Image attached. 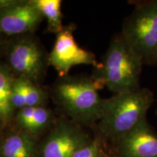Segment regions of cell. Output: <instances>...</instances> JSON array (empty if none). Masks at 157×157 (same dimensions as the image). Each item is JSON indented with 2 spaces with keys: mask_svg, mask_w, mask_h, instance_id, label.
Listing matches in <instances>:
<instances>
[{
  "mask_svg": "<svg viewBox=\"0 0 157 157\" xmlns=\"http://www.w3.org/2000/svg\"><path fill=\"white\" fill-rule=\"evenodd\" d=\"M154 101L148 88L114 94L104 98L101 116L95 126L96 135L109 145H113L146 119Z\"/></svg>",
  "mask_w": 157,
  "mask_h": 157,
  "instance_id": "1",
  "label": "cell"
},
{
  "mask_svg": "<svg viewBox=\"0 0 157 157\" xmlns=\"http://www.w3.org/2000/svg\"><path fill=\"white\" fill-rule=\"evenodd\" d=\"M143 66L142 59L120 32L111 38L92 77L114 94L135 91L140 88Z\"/></svg>",
  "mask_w": 157,
  "mask_h": 157,
  "instance_id": "2",
  "label": "cell"
},
{
  "mask_svg": "<svg viewBox=\"0 0 157 157\" xmlns=\"http://www.w3.org/2000/svg\"><path fill=\"white\" fill-rule=\"evenodd\" d=\"M103 87L92 76L68 75L56 82L52 95L71 120L78 125L95 127L101 118L103 102L98 91Z\"/></svg>",
  "mask_w": 157,
  "mask_h": 157,
  "instance_id": "3",
  "label": "cell"
},
{
  "mask_svg": "<svg viewBox=\"0 0 157 157\" xmlns=\"http://www.w3.org/2000/svg\"><path fill=\"white\" fill-rule=\"evenodd\" d=\"M132 4L135 8L124 20L121 34L143 64L157 66V0Z\"/></svg>",
  "mask_w": 157,
  "mask_h": 157,
  "instance_id": "4",
  "label": "cell"
},
{
  "mask_svg": "<svg viewBox=\"0 0 157 157\" xmlns=\"http://www.w3.org/2000/svg\"><path fill=\"white\" fill-rule=\"evenodd\" d=\"M15 78L39 84L50 66L49 55L34 33L7 38L3 60Z\"/></svg>",
  "mask_w": 157,
  "mask_h": 157,
  "instance_id": "5",
  "label": "cell"
},
{
  "mask_svg": "<svg viewBox=\"0 0 157 157\" xmlns=\"http://www.w3.org/2000/svg\"><path fill=\"white\" fill-rule=\"evenodd\" d=\"M92 139L78 124L60 118L55 121L39 146V156L74 157Z\"/></svg>",
  "mask_w": 157,
  "mask_h": 157,
  "instance_id": "6",
  "label": "cell"
},
{
  "mask_svg": "<svg viewBox=\"0 0 157 157\" xmlns=\"http://www.w3.org/2000/svg\"><path fill=\"white\" fill-rule=\"evenodd\" d=\"M75 26L66 25L56 34V42L49 54L50 66L57 71L60 77L68 75L70 70L77 65H92L95 68L99 62L93 52L80 48L74 36Z\"/></svg>",
  "mask_w": 157,
  "mask_h": 157,
  "instance_id": "7",
  "label": "cell"
},
{
  "mask_svg": "<svg viewBox=\"0 0 157 157\" xmlns=\"http://www.w3.org/2000/svg\"><path fill=\"white\" fill-rule=\"evenodd\" d=\"M43 19L32 0H10L0 7V34L10 38L34 33Z\"/></svg>",
  "mask_w": 157,
  "mask_h": 157,
  "instance_id": "8",
  "label": "cell"
},
{
  "mask_svg": "<svg viewBox=\"0 0 157 157\" xmlns=\"http://www.w3.org/2000/svg\"><path fill=\"white\" fill-rule=\"evenodd\" d=\"M111 146L117 157H157V132L145 119Z\"/></svg>",
  "mask_w": 157,
  "mask_h": 157,
  "instance_id": "9",
  "label": "cell"
},
{
  "mask_svg": "<svg viewBox=\"0 0 157 157\" xmlns=\"http://www.w3.org/2000/svg\"><path fill=\"white\" fill-rule=\"evenodd\" d=\"M16 127L38 137L49 130L56 121L54 114L46 105L25 107L15 112L14 119Z\"/></svg>",
  "mask_w": 157,
  "mask_h": 157,
  "instance_id": "10",
  "label": "cell"
},
{
  "mask_svg": "<svg viewBox=\"0 0 157 157\" xmlns=\"http://www.w3.org/2000/svg\"><path fill=\"white\" fill-rule=\"evenodd\" d=\"M37 138L16 127L0 140V157H39Z\"/></svg>",
  "mask_w": 157,
  "mask_h": 157,
  "instance_id": "11",
  "label": "cell"
},
{
  "mask_svg": "<svg viewBox=\"0 0 157 157\" xmlns=\"http://www.w3.org/2000/svg\"><path fill=\"white\" fill-rule=\"evenodd\" d=\"M48 101V94L39 84L26 78L15 77L11 93V103L15 111L25 107L46 105Z\"/></svg>",
  "mask_w": 157,
  "mask_h": 157,
  "instance_id": "12",
  "label": "cell"
},
{
  "mask_svg": "<svg viewBox=\"0 0 157 157\" xmlns=\"http://www.w3.org/2000/svg\"><path fill=\"white\" fill-rule=\"evenodd\" d=\"M15 76L3 61L0 62V121L5 126L14 119L15 110L11 103L12 87Z\"/></svg>",
  "mask_w": 157,
  "mask_h": 157,
  "instance_id": "13",
  "label": "cell"
},
{
  "mask_svg": "<svg viewBox=\"0 0 157 157\" xmlns=\"http://www.w3.org/2000/svg\"><path fill=\"white\" fill-rule=\"evenodd\" d=\"M44 18L47 20L50 33L58 34L63 29L60 0H32Z\"/></svg>",
  "mask_w": 157,
  "mask_h": 157,
  "instance_id": "14",
  "label": "cell"
},
{
  "mask_svg": "<svg viewBox=\"0 0 157 157\" xmlns=\"http://www.w3.org/2000/svg\"><path fill=\"white\" fill-rule=\"evenodd\" d=\"M105 146V141L95 135L88 144L74 154V157H103Z\"/></svg>",
  "mask_w": 157,
  "mask_h": 157,
  "instance_id": "15",
  "label": "cell"
},
{
  "mask_svg": "<svg viewBox=\"0 0 157 157\" xmlns=\"http://www.w3.org/2000/svg\"><path fill=\"white\" fill-rule=\"evenodd\" d=\"M7 40V37L0 34V62H2L3 60Z\"/></svg>",
  "mask_w": 157,
  "mask_h": 157,
  "instance_id": "16",
  "label": "cell"
},
{
  "mask_svg": "<svg viewBox=\"0 0 157 157\" xmlns=\"http://www.w3.org/2000/svg\"><path fill=\"white\" fill-rule=\"evenodd\" d=\"M103 157H117V156L115 154L114 151L113 150L112 147L110 146L109 144H108L107 143H105Z\"/></svg>",
  "mask_w": 157,
  "mask_h": 157,
  "instance_id": "17",
  "label": "cell"
},
{
  "mask_svg": "<svg viewBox=\"0 0 157 157\" xmlns=\"http://www.w3.org/2000/svg\"><path fill=\"white\" fill-rule=\"evenodd\" d=\"M4 127H5V125H4V124L0 121V140H1V138L2 137V131Z\"/></svg>",
  "mask_w": 157,
  "mask_h": 157,
  "instance_id": "18",
  "label": "cell"
},
{
  "mask_svg": "<svg viewBox=\"0 0 157 157\" xmlns=\"http://www.w3.org/2000/svg\"><path fill=\"white\" fill-rule=\"evenodd\" d=\"M156 115H157V110H156Z\"/></svg>",
  "mask_w": 157,
  "mask_h": 157,
  "instance_id": "19",
  "label": "cell"
}]
</instances>
